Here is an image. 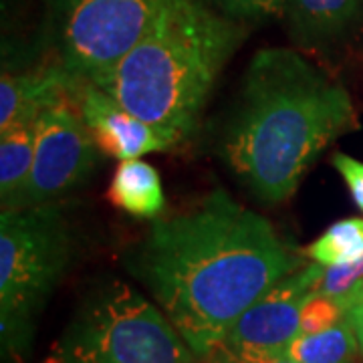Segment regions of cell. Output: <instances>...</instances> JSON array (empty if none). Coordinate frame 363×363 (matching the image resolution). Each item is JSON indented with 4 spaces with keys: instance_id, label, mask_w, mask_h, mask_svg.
Masks as SVG:
<instances>
[{
    "instance_id": "6da1fadb",
    "label": "cell",
    "mask_w": 363,
    "mask_h": 363,
    "mask_svg": "<svg viewBox=\"0 0 363 363\" xmlns=\"http://www.w3.org/2000/svg\"><path fill=\"white\" fill-rule=\"evenodd\" d=\"M298 269L301 257L271 222L222 188L154 222L133 255V271L160 309L206 359L257 298Z\"/></svg>"
},
{
    "instance_id": "7a4b0ae2",
    "label": "cell",
    "mask_w": 363,
    "mask_h": 363,
    "mask_svg": "<svg viewBox=\"0 0 363 363\" xmlns=\"http://www.w3.org/2000/svg\"><path fill=\"white\" fill-rule=\"evenodd\" d=\"M353 121L350 93L323 69L295 49H260L245 73L224 156L260 200L283 202Z\"/></svg>"
},
{
    "instance_id": "3957f363",
    "label": "cell",
    "mask_w": 363,
    "mask_h": 363,
    "mask_svg": "<svg viewBox=\"0 0 363 363\" xmlns=\"http://www.w3.org/2000/svg\"><path fill=\"white\" fill-rule=\"evenodd\" d=\"M242 39V25L204 0H168L97 87L176 147L194 133L222 69Z\"/></svg>"
},
{
    "instance_id": "277c9868",
    "label": "cell",
    "mask_w": 363,
    "mask_h": 363,
    "mask_svg": "<svg viewBox=\"0 0 363 363\" xmlns=\"http://www.w3.org/2000/svg\"><path fill=\"white\" fill-rule=\"evenodd\" d=\"M43 363H196L164 311L109 281L87 293Z\"/></svg>"
},
{
    "instance_id": "5b68a950",
    "label": "cell",
    "mask_w": 363,
    "mask_h": 363,
    "mask_svg": "<svg viewBox=\"0 0 363 363\" xmlns=\"http://www.w3.org/2000/svg\"><path fill=\"white\" fill-rule=\"evenodd\" d=\"M71 234L52 204L0 214V333L2 351L23 357L37 315L65 274Z\"/></svg>"
},
{
    "instance_id": "8992f818",
    "label": "cell",
    "mask_w": 363,
    "mask_h": 363,
    "mask_svg": "<svg viewBox=\"0 0 363 363\" xmlns=\"http://www.w3.org/2000/svg\"><path fill=\"white\" fill-rule=\"evenodd\" d=\"M59 63L99 85L154 25L168 0H52Z\"/></svg>"
},
{
    "instance_id": "52a82bcc",
    "label": "cell",
    "mask_w": 363,
    "mask_h": 363,
    "mask_svg": "<svg viewBox=\"0 0 363 363\" xmlns=\"http://www.w3.org/2000/svg\"><path fill=\"white\" fill-rule=\"evenodd\" d=\"M99 147L79 113L77 91L35 123V160L21 208L45 206L73 192L93 174Z\"/></svg>"
},
{
    "instance_id": "ba28073f",
    "label": "cell",
    "mask_w": 363,
    "mask_h": 363,
    "mask_svg": "<svg viewBox=\"0 0 363 363\" xmlns=\"http://www.w3.org/2000/svg\"><path fill=\"white\" fill-rule=\"evenodd\" d=\"M325 267L311 262L286 274L238 317L218 350L233 353L285 355L301 335V309L319 291Z\"/></svg>"
},
{
    "instance_id": "9c48e42d",
    "label": "cell",
    "mask_w": 363,
    "mask_h": 363,
    "mask_svg": "<svg viewBox=\"0 0 363 363\" xmlns=\"http://www.w3.org/2000/svg\"><path fill=\"white\" fill-rule=\"evenodd\" d=\"M77 107L97 147L113 160H140L145 154L166 152L174 145L140 117L131 116L101 87L81 81Z\"/></svg>"
},
{
    "instance_id": "30bf717a",
    "label": "cell",
    "mask_w": 363,
    "mask_h": 363,
    "mask_svg": "<svg viewBox=\"0 0 363 363\" xmlns=\"http://www.w3.org/2000/svg\"><path fill=\"white\" fill-rule=\"evenodd\" d=\"M81 79L65 67L47 63L23 73H2L0 79V133L35 125L45 111L71 97Z\"/></svg>"
},
{
    "instance_id": "8fae6325",
    "label": "cell",
    "mask_w": 363,
    "mask_h": 363,
    "mask_svg": "<svg viewBox=\"0 0 363 363\" xmlns=\"http://www.w3.org/2000/svg\"><path fill=\"white\" fill-rule=\"evenodd\" d=\"M363 0H286L285 18L297 45L329 49L362 18Z\"/></svg>"
},
{
    "instance_id": "7c38bea8",
    "label": "cell",
    "mask_w": 363,
    "mask_h": 363,
    "mask_svg": "<svg viewBox=\"0 0 363 363\" xmlns=\"http://www.w3.org/2000/svg\"><path fill=\"white\" fill-rule=\"evenodd\" d=\"M107 198L113 206L138 218H157L166 208L160 174L143 160H128L117 166Z\"/></svg>"
},
{
    "instance_id": "4fadbf2b",
    "label": "cell",
    "mask_w": 363,
    "mask_h": 363,
    "mask_svg": "<svg viewBox=\"0 0 363 363\" xmlns=\"http://www.w3.org/2000/svg\"><path fill=\"white\" fill-rule=\"evenodd\" d=\"M35 160V125L0 133V204L14 210L23 204Z\"/></svg>"
},
{
    "instance_id": "5bb4252c",
    "label": "cell",
    "mask_w": 363,
    "mask_h": 363,
    "mask_svg": "<svg viewBox=\"0 0 363 363\" xmlns=\"http://www.w3.org/2000/svg\"><path fill=\"white\" fill-rule=\"evenodd\" d=\"M359 350V341L347 317L331 329L315 335H298L286 350V357L297 363H351Z\"/></svg>"
},
{
    "instance_id": "9a60e30c",
    "label": "cell",
    "mask_w": 363,
    "mask_h": 363,
    "mask_svg": "<svg viewBox=\"0 0 363 363\" xmlns=\"http://www.w3.org/2000/svg\"><path fill=\"white\" fill-rule=\"evenodd\" d=\"M305 255L325 269L359 260L363 257V218H345L331 224L307 247Z\"/></svg>"
},
{
    "instance_id": "2e32d148",
    "label": "cell",
    "mask_w": 363,
    "mask_h": 363,
    "mask_svg": "<svg viewBox=\"0 0 363 363\" xmlns=\"http://www.w3.org/2000/svg\"><path fill=\"white\" fill-rule=\"evenodd\" d=\"M347 317V309L337 298L327 297L321 293H313L301 309L298 331L301 335H315L325 329H331Z\"/></svg>"
},
{
    "instance_id": "e0dca14e",
    "label": "cell",
    "mask_w": 363,
    "mask_h": 363,
    "mask_svg": "<svg viewBox=\"0 0 363 363\" xmlns=\"http://www.w3.org/2000/svg\"><path fill=\"white\" fill-rule=\"evenodd\" d=\"M216 13L236 23H260L285 14L286 0H204Z\"/></svg>"
},
{
    "instance_id": "ac0fdd59",
    "label": "cell",
    "mask_w": 363,
    "mask_h": 363,
    "mask_svg": "<svg viewBox=\"0 0 363 363\" xmlns=\"http://www.w3.org/2000/svg\"><path fill=\"white\" fill-rule=\"evenodd\" d=\"M363 283V257L353 262L345 264H335V267H327L323 274V281L317 293L327 295V297L337 298L343 305L351 293ZM345 307V305H343Z\"/></svg>"
},
{
    "instance_id": "d6986e66",
    "label": "cell",
    "mask_w": 363,
    "mask_h": 363,
    "mask_svg": "<svg viewBox=\"0 0 363 363\" xmlns=\"http://www.w3.org/2000/svg\"><path fill=\"white\" fill-rule=\"evenodd\" d=\"M333 166L339 172V176L350 188V194L355 202V206L363 212V162L347 154H335Z\"/></svg>"
},
{
    "instance_id": "ffe728a7",
    "label": "cell",
    "mask_w": 363,
    "mask_h": 363,
    "mask_svg": "<svg viewBox=\"0 0 363 363\" xmlns=\"http://www.w3.org/2000/svg\"><path fill=\"white\" fill-rule=\"evenodd\" d=\"M214 353L224 355L233 363H297L289 359L286 355H259V353H233V351L216 350Z\"/></svg>"
},
{
    "instance_id": "44dd1931",
    "label": "cell",
    "mask_w": 363,
    "mask_h": 363,
    "mask_svg": "<svg viewBox=\"0 0 363 363\" xmlns=\"http://www.w3.org/2000/svg\"><path fill=\"white\" fill-rule=\"evenodd\" d=\"M347 321L355 331V337L359 341V350L363 353V303H355L347 309Z\"/></svg>"
},
{
    "instance_id": "7402d4cb",
    "label": "cell",
    "mask_w": 363,
    "mask_h": 363,
    "mask_svg": "<svg viewBox=\"0 0 363 363\" xmlns=\"http://www.w3.org/2000/svg\"><path fill=\"white\" fill-rule=\"evenodd\" d=\"M355 303H363V283L353 293H351L350 297H347V301L343 303L345 305V309H350L351 305H355Z\"/></svg>"
},
{
    "instance_id": "603a6c76",
    "label": "cell",
    "mask_w": 363,
    "mask_h": 363,
    "mask_svg": "<svg viewBox=\"0 0 363 363\" xmlns=\"http://www.w3.org/2000/svg\"><path fill=\"white\" fill-rule=\"evenodd\" d=\"M208 359H210L208 363H233V362H228V359H226L224 355H220V353H212V355H210Z\"/></svg>"
}]
</instances>
